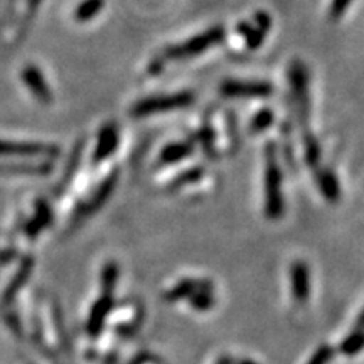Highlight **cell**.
Here are the masks:
<instances>
[{
    "mask_svg": "<svg viewBox=\"0 0 364 364\" xmlns=\"http://www.w3.org/2000/svg\"><path fill=\"white\" fill-rule=\"evenodd\" d=\"M225 29L223 27H211V29L204 31L201 34H196L194 38H191L184 43L171 46L159 56L156 61H152L149 71L150 73H159L164 70V63L166 61H184V59H191L199 56L208 49H211L213 46L221 44L225 41Z\"/></svg>",
    "mask_w": 364,
    "mask_h": 364,
    "instance_id": "6da1fadb",
    "label": "cell"
},
{
    "mask_svg": "<svg viewBox=\"0 0 364 364\" xmlns=\"http://www.w3.org/2000/svg\"><path fill=\"white\" fill-rule=\"evenodd\" d=\"M265 162V215L270 220H279L284 213V194L275 144L267 145Z\"/></svg>",
    "mask_w": 364,
    "mask_h": 364,
    "instance_id": "7a4b0ae2",
    "label": "cell"
},
{
    "mask_svg": "<svg viewBox=\"0 0 364 364\" xmlns=\"http://www.w3.org/2000/svg\"><path fill=\"white\" fill-rule=\"evenodd\" d=\"M194 103V93L191 91H181V93L162 95V97H150L136 102L130 108V117L144 118L150 115H159V113H169L181 108L189 107Z\"/></svg>",
    "mask_w": 364,
    "mask_h": 364,
    "instance_id": "3957f363",
    "label": "cell"
},
{
    "mask_svg": "<svg viewBox=\"0 0 364 364\" xmlns=\"http://www.w3.org/2000/svg\"><path fill=\"white\" fill-rule=\"evenodd\" d=\"M290 86L297 103V112L302 124H307V118L311 115V91H309V71L302 61H294L290 66Z\"/></svg>",
    "mask_w": 364,
    "mask_h": 364,
    "instance_id": "277c9868",
    "label": "cell"
},
{
    "mask_svg": "<svg viewBox=\"0 0 364 364\" xmlns=\"http://www.w3.org/2000/svg\"><path fill=\"white\" fill-rule=\"evenodd\" d=\"M273 86L265 81H225L221 85V95L226 98H268L272 97Z\"/></svg>",
    "mask_w": 364,
    "mask_h": 364,
    "instance_id": "5b68a950",
    "label": "cell"
},
{
    "mask_svg": "<svg viewBox=\"0 0 364 364\" xmlns=\"http://www.w3.org/2000/svg\"><path fill=\"white\" fill-rule=\"evenodd\" d=\"M270 27L272 17L267 12H258L255 14L253 22H245V24L240 26L238 31L245 36L247 48L255 51V49H258L263 44V39L270 33Z\"/></svg>",
    "mask_w": 364,
    "mask_h": 364,
    "instance_id": "8992f818",
    "label": "cell"
},
{
    "mask_svg": "<svg viewBox=\"0 0 364 364\" xmlns=\"http://www.w3.org/2000/svg\"><path fill=\"white\" fill-rule=\"evenodd\" d=\"M0 154L4 156H58V147L44 144L6 142L0 140Z\"/></svg>",
    "mask_w": 364,
    "mask_h": 364,
    "instance_id": "52a82bcc",
    "label": "cell"
},
{
    "mask_svg": "<svg viewBox=\"0 0 364 364\" xmlns=\"http://www.w3.org/2000/svg\"><path fill=\"white\" fill-rule=\"evenodd\" d=\"M118 142H120V134H118V127L113 124L105 125L98 134V142L97 147H95L93 161L95 162H103L105 159L113 156L118 147Z\"/></svg>",
    "mask_w": 364,
    "mask_h": 364,
    "instance_id": "ba28073f",
    "label": "cell"
},
{
    "mask_svg": "<svg viewBox=\"0 0 364 364\" xmlns=\"http://www.w3.org/2000/svg\"><path fill=\"white\" fill-rule=\"evenodd\" d=\"M22 80H24L27 88L31 90V93H33L41 103L53 102L51 90H49L48 83H46L43 73H41L34 65H29L24 68V71H22Z\"/></svg>",
    "mask_w": 364,
    "mask_h": 364,
    "instance_id": "9c48e42d",
    "label": "cell"
},
{
    "mask_svg": "<svg viewBox=\"0 0 364 364\" xmlns=\"http://www.w3.org/2000/svg\"><path fill=\"white\" fill-rule=\"evenodd\" d=\"M290 279H292V292L294 299L297 302L304 304L309 299V292H311V284H309V270L306 263L295 262L292 265V272H290Z\"/></svg>",
    "mask_w": 364,
    "mask_h": 364,
    "instance_id": "30bf717a",
    "label": "cell"
},
{
    "mask_svg": "<svg viewBox=\"0 0 364 364\" xmlns=\"http://www.w3.org/2000/svg\"><path fill=\"white\" fill-rule=\"evenodd\" d=\"M317 188L321 191V194L324 196L327 201L336 203L341 198V184L338 176L334 174L331 169H321L316 174Z\"/></svg>",
    "mask_w": 364,
    "mask_h": 364,
    "instance_id": "8fae6325",
    "label": "cell"
},
{
    "mask_svg": "<svg viewBox=\"0 0 364 364\" xmlns=\"http://www.w3.org/2000/svg\"><path fill=\"white\" fill-rule=\"evenodd\" d=\"M117 184V174H112L108 179H105L102 182V186L97 189V193H95L93 196L90 198V201L85 204L83 209H81V213H83L85 216L91 215L93 211H97V209H100L103 206V203L107 201L108 198H110V194L113 193V188H115Z\"/></svg>",
    "mask_w": 364,
    "mask_h": 364,
    "instance_id": "7c38bea8",
    "label": "cell"
},
{
    "mask_svg": "<svg viewBox=\"0 0 364 364\" xmlns=\"http://www.w3.org/2000/svg\"><path fill=\"white\" fill-rule=\"evenodd\" d=\"M194 152V144L193 142H176L169 144L166 149L161 152V157L159 161L164 166H172V164H177L189 156H193Z\"/></svg>",
    "mask_w": 364,
    "mask_h": 364,
    "instance_id": "4fadbf2b",
    "label": "cell"
},
{
    "mask_svg": "<svg viewBox=\"0 0 364 364\" xmlns=\"http://www.w3.org/2000/svg\"><path fill=\"white\" fill-rule=\"evenodd\" d=\"M110 307H112V295H103V297L95 304L93 311H91L90 318H88V331L91 334H98L100 329H102L105 318H107V314L110 312Z\"/></svg>",
    "mask_w": 364,
    "mask_h": 364,
    "instance_id": "5bb4252c",
    "label": "cell"
},
{
    "mask_svg": "<svg viewBox=\"0 0 364 364\" xmlns=\"http://www.w3.org/2000/svg\"><path fill=\"white\" fill-rule=\"evenodd\" d=\"M105 7V0H85L75 11V19L78 22H88L98 16Z\"/></svg>",
    "mask_w": 364,
    "mask_h": 364,
    "instance_id": "9a60e30c",
    "label": "cell"
},
{
    "mask_svg": "<svg viewBox=\"0 0 364 364\" xmlns=\"http://www.w3.org/2000/svg\"><path fill=\"white\" fill-rule=\"evenodd\" d=\"M304 154H306L307 166L316 167L321 161V145L312 135V132H306V135H304Z\"/></svg>",
    "mask_w": 364,
    "mask_h": 364,
    "instance_id": "2e32d148",
    "label": "cell"
},
{
    "mask_svg": "<svg viewBox=\"0 0 364 364\" xmlns=\"http://www.w3.org/2000/svg\"><path fill=\"white\" fill-rule=\"evenodd\" d=\"M361 349H364V332H354V334L349 336L348 339L341 344V351H343L346 356H354Z\"/></svg>",
    "mask_w": 364,
    "mask_h": 364,
    "instance_id": "e0dca14e",
    "label": "cell"
},
{
    "mask_svg": "<svg viewBox=\"0 0 364 364\" xmlns=\"http://www.w3.org/2000/svg\"><path fill=\"white\" fill-rule=\"evenodd\" d=\"M51 171V166H0V172L2 174H44V172Z\"/></svg>",
    "mask_w": 364,
    "mask_h": 364,
    "instance_id": "ac0fdd59",
    "label": "cell"
},
{
    "mask_svg": "<svg viewBox=\"0 0 364 364\" xmlns=\"http://www.w3.org/2000/svg\"><path fill=\"white\" fill-rule=\"evenodd\" d=\"M189 299H191V304H193L198 311H208V309L213 306V297H211V292H209V287L198 289Z\"/></svg>",
    "mask_w": 364,
    "mask_h": 364,
    "instance_id": "d6986e66",
    "label": "cell"
},
{
    "mask_svg": "<svg viewBox=\"0 0 364 364\" xmlns=\"http://www.w3.org/2000/svg\"><path fill=\"white\" fill-rule=\"evenodd\" d=\"M196 140L201 144V147L204 152L208 154L209 157H215L216 156V150H215V134H213L211 129L204 127L203 130H199V134L196 135Z\"/></svg>",
    "mask_w": 364,
    "mask_h": 364,
    "instance_id": "ffe728a7",
    "label": "cell"
},
{
    "mask_svg": "<svg viewBox=\"0 0 364 364\" xmlns=\"http://www.w3.org/2000/svg\"><path fill=\"white\" fill-rule=\"evenodd\" d=\"M196 290H198V284H196V282H193V280L182 282V284L177 285L174 290H171V292L167 294V299L177 300V299L191 297V295H193Z\"/></svg>",
    "mask_w": 364,
    "mask_h": 364,
    "instance_id": "44dd1931",
    "label": "cell"
},
{
    "mask_svg": "<svg viewBox=\"0 0 364 364\" xmlns=\"http://www.w3.org/2000/svg\"><path fill=\"white\" fill-rule=\"evenodd\" d=\"M49 221H51V211H49V208L46 206V204H41L39 213L36 215V218L29 225V233L31 235L38 233V231H41V228H44Z\"/></svg>",
    "mask_w": 364,
    "mask_h": 364,
    "instance_id": "7402d4cb",
    "label": "cell"
},
{
    "mask_svg": "<svg viewBox=\"0 0 364 364\" xmlns=\"http://www.w3.org/2000/svg\"><path fill=\"white\" fill-rule=\"evenodd\" d=\"M117 267L113 265V263H108L107 267H105L103 270V279H102V284H103V295H112L113 292V287H115V282H117Z\"/></svg>",
    "mask_w": 364,
    "mask_h": 364,
    "instance_id": "603a6c76",
    "label": "cell"
},
{
    "mask_svg": "<svg viewBox=\"0 0 364 364\" xmlns=\"http://www.w3.org/2000/svg\"><path fill=\"white\" fill-rule=\"evenodd\" d=\"M272 124H273V112L262 110L260 113H257V117L253 118L250 129H252V132H263L267 130Z\"/></svg>",
    "mask_w": 364,
    "mask_h": 364,
    "instance_id": "cb8c5ba5",
    "label": "cell"
},
{
    "mask_svg": "<svg viewBox=\"0 0 364 364\" xmlns=\"http://www.w3.org/2000/svg\"><path fill=\"white\" fill-rule=\"evenodd\" d=\"M203 174H204V171L199 169V167L182 172V174L177 177L174 182H172V188H181V186H188V184H191V182L199 181L203 177Z\"/></svg>",
    "mask_w": 364,
    "mask_h": 364,
    "instance_id": "d4e9b609",
    "label": "cell"
},
{
    "mask_svg": "<svg viewBox=\"0 0 364 364\" xmlns=\"http://www.w3.org/2000/svg\"><path fill=\"white\" fill-rule=\"evenodd\" d=\"M353 4V0H332L329 7V16L332 21H339L348 11L349 6Z\"/></svg>",
    "mask_w": 364,
    "mask_h": 364,
    "instance_id": "484cf974",
    "label": "cell"
},
{
    "mask_svg": "<svg viewBox=\"0 0 364 364\" xmlns=\"http://www.w3.org/2000/svg\"><path fill=\"white\" fill-rule=\"evenodd\" d=\"M332 353H334V351H332L331 346H321V348L317 349V353L311 358L309 364H327L331 361Z\"/></svg>",
    "mask_w": 364,
    "mask_h": 364,
    "instance_id": "4316f807",
    "label": "cell"
},
{
    "mask_svg": "<svg viewBox=\"0 0 364 364\" xmlns=\"http://www.w3.org/2000/svg\"><path fill=\"white\" fill-rule=\"evenodd\" d=\"M41 2H43V0H31V4H29V19L34 16V12L38 11Z\"/></svg>",
    "mask_w": 364,
    "mask_h": 364,
    "instance_id": "83f0119b",
    "label": "cell"
},
{
    "mask_svg": "<svg viewBox=\"0 0 364 364\" xmlns=\"http://www.w3.org/2000/svg\"><path fill=\"white\" fill-rule=\"evenodd\" d=\"M358 324H359V326H361V327H364V309H363L361 316H359V318H358Z\"/></svg>",
    "mask_w": 364,
    "mask_h": 364,
    "instance_id": "f1b7e54d",
    "label": "cell"
},
{
    "mask_svg": "<svg viewBox=\"0 0 364 364\" xmlns=\"http://www.w3.org/2000/svg\"><path fill=\"white\" fill-rule=\"evenodd\" d=\"M218 364H231V359H221V361Z\"/></svg>",
    "mask_w": 364,
    "mask_h": 364,
    "instance_id": "f546056e",
    "label": "cell"
},
{
    "mask_svg": "<svg viewBox=\"0 0 364 364\" xmlns=\"http://www.w3.org/2000/svg\"><path fill=\"white\" fill-rule=\"evenodd\" d=\"M240 364H255V363H252V361H241Z\"/></svg>",
    "mask_w": 364,
    "mask_h": 364,
    "instance_id": "4dcf8cb0",
    "label": "cell"
}]
</instances>
